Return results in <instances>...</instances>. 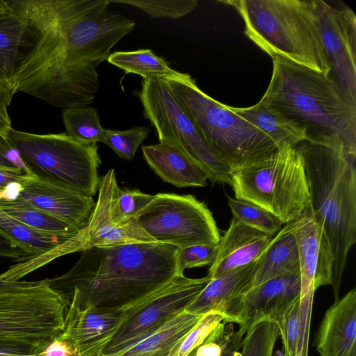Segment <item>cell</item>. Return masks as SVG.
<instances>
[{"label": "cell", "instance_id": "cell-32", "mask_svg": "<svg viewBox=\"0 0 356 356\" xmlns=\"http://www.w3.org/2000/svg\"><path fill=\"white\" fill-rule=\"evenodd\" d=\"M279 337L277 327L273 322L261 320L245 332L240 356H273Z\"/></svg>", "mask_w": 356, "mask_h": 356}, {"label": "cell", "instance_id": "cell-42", "mask_svg": "<svg viewBox=\"0 0 356 356\" xmlns=\"http://www.w3.org/2000/svg\"><path fill=\"white\" fill-rule=\"evenodd\" d=\"M234 324L233 323H227L226 342L220 356H240L242 340L245 334L238 329L235 330Z\"/></svg>", "mask_w": 356, "mask_h": 356}, {"label": "cell", "instance_id": "cell-10", "mask_svg": "<svg viewBox=\"0 0 356 356\" xmlns=\"http://www.w3.org/2000/svg\"><path fill=\"white\" fill-rule=\"evenodd\" d=\"M136 92L143 116L155 128L160 140L176 146L206 172L213 183L232 184V170L207 144L181 108L163 79H143Z\"/></svg>", "mask_w": 356, "mask_h": 356}, {"label": "cell", "instance_id": "cell-17", "mask_svg": "<svg viewBox=\"0 0 356 356\" xmlns=\"http://www.w3.org/2000/svg\"><path fill=\"white\" fill-rule=\"evenodd\" d=\"M7 201L48 213L79 228L86 224L95 206L92 196L30 175L17 197Z\"/></svg>", "mask_w": 356, "mask_h": 356}, {"label": "cell", "instance_id": "cell-39", "mask_svg": "<svg viewBox=\"0 0 356 356\" xmlns=\"http://www.w3.org/2000/svg\"><path fill=\"white\" fill-rule=\"evenodd\" d=\"M227 334V323L221 322L205 341L193 350L194 356H220L223 350Z\"/></svg>", "mask_w": 356, "mask_h": 356}, {"label": "cell", "instance_id": "cell-48", "mask_svg": "<svg viewBox=\"0 0 356 356\" xmlns=\"http://www.w3.org/2000/svg\"><path fill=\"white\" fill-rule=\"evenodd\" d=\"M188 356H194L193 352L192 351Z\"/></svg>", "mask_w": 356, "mask_h": 356}, {"label": "cell", "instance_id": "cell-22", "mask_svg": "<svg viewBox=\"0 0 356 356\" xmlns=\"http://www.w3.org/2000/svg\"><path fill=\"white\" fill-rule=\"evenodd\" d=\"M256 269L257 260L211 280L185 311L196 315L217 312L223 316L230 305L250 289Z\"/></svg>", "mask_w": 356, "mask_h": 356}, {"label": "cell", "instance_id": "cell-4", "mask_svg": "<svg viewBox=\"0 0 356 356\" xmlns=\"http://www.w3.org/2000/svg\"><path fill=\"white\" fill-rule=\"evenodd\" d=\"M269 86L261 99L302 127L307 140L338 136L356 159V106L330 76L281 57H272Z\"/></svg>", "mask_w": 356, "mask_h": 356}, {"label": "cell", "instance_id": "cell-35", "mask_svg": "<svg viewBox=\"0 0 356 356\" xmlns=\"http://www.w3.org/2000/svg\"><path fill=\"white\" fill-rule=\"evenodd\" d=\"M110 3H124L138 8L152 18L177 19L197 6L196 0H109Z\"/></svg>", "mask_w": 356, "mask_h": 356}, {"label": "cell", "instance_id": "cell-33", "mask_svg": "<svg viewBox=\"0 0 356 356\" xmlns=\"http://www.w3.org/2000/svg\"><path fill=\"white\" fill-rule=\"evenodd\" d=\"M227 202L233 217L248 226L272 236L282 229L283 224L277 218L252 203L230 197Z\"/></svg>", "mask_w": 356, "mask_h": 356}, {"label": "cell", "instance_id": "cell-16", "mask_svg": "<svg viewBox=\"0 0 356 356\" xmlns=\"http://www.w3.org/2000/svg\"><path fill=\"white\" fill-rule=\"evenodd\" d=\"M301 282L300 299L311 302L319 287L332 284L334 256L328 240L307 210L296 221Z\"/></svg>", "mask_w": 356, "mask_h": 356}, {"label": "cell", "instance_id": "cell-29", "mask_svg": "<svg viewBox=\"0 0 356 356\" xmlns=\"http://www.w3.org/2000/svg\"><path fill=\"white\" fill-rule=\"evenodd\" d=\"M0 209L25 225L44 233L69 238L80 229L48 213L13 204L3 199L0 200Z\"/></svg>", "mask_w": 356, "mask_h": 356}, {"label": "cell", "instance_id": "cell-44", "mask_svg": "<svg viewBox=\"0 0 356 356\" xmlns=\"http://www.w3.org/2000/svg\"><path fill=\"white\" fill-rule=\"evenodd\" d=\"M41 356H79L66 342L55 337L42 352Z\"/></svg>", "mask_w": 356, "mask_h": 356}, {"label": "cell", "instance_id": "cell-46", "mask_svg": "<svg viewBox=\"0 0 356 356\" xmlns=\"http://www.w3.org/2000/svg\"><path fill=\"white\" fill-rule=\"evenodd\" d=\"M28 175L17 174L10 171L0 170V193L12 184H22Z\"/></svg>", "mask_w": 356, "mask_h": 356}, {"label": "cell", "instance_id": "cell-24", "mask_svg": "<svg viewBox=\"0 0 356 356\" xmlns=\"http://www.w3.org/2000/svg\"><path fill=\"white\" fill-rule=\"evenodd\" d=\"M204 316L184 311L132 345L109 356H169L172 348Z\"/></svg>", "mask_w": 356, "mask_h": 356}, {"label": "cell", "instance_id": "cell-12", "mask_svg": "<svg viewBox=\"0 0 356 356\" xmlns=\"http://www.w3.org/2000/svg\"><path fill=\"white\" fill-rule=\"evenodd\" d=\"M136 220L156 242L178 248L217 244L221 237L207 204L192 195L157 193Z\"/></svg>", "mask_w": 356, "mask_h": 356}, {"label": "cell", "instance_id": "cell-43", "mask_svg": "<svg viewBox=\"0 0 356 356\" xmlns=\"http://www.w3.org/2000/svg\"><path fill=\"white\" fill-rule=\"evenodd\" d=\"M0 257L8 258L13 261H21L31 257L10 241L0 234Z\"/></svg>", "mask_w": 356, "mask_h": 356}, {"label": "cell", "instance_id": "cell-14", "mask_svg": "<svg viewBox=\"0 0 356 356\" xmlns=\"http://www.w3.org/2000/svg\"><path fill=\"white\" fill-rule=\"evenodd\" d=\"M310 3L334 80L347 99L356 106L355 15L348 7L337 8L322 0H310Z\"/></svg>", "mask_w": 356, "mask_h": 356}, {"label": "cell", "instance_id": "cell-26", "mask_svg": "<svg viewBox=\"0 0 356 356\" xmlns=\"http://www.w3.org/2000/svg\"><path fill=\"white\" fill-rule=\"evenodd\" d=\"M26 40V25L24 19L8 7L6 13L0 14V79L12 86Z\"/></svg>", "mask_w": 356, "mask_h": 356}, {"label": "cell", "instance_id": "cell-7", "mask_svg": "<svg viewBox=\"0 0 356 356\" xmlns=\"http://www.w3.org/2000/svg\"><path fill=\"white\" fill-rule=\"evenodd\" d=\"M231 186L236 199L261 207L284 225L298 220L310 208L302 156L289 143L232 170Z\"/></svg>", "mask_w": 356, "mask_h": 356}, {"label": "cell", "instance_id": "cell-30", "mask_svg": "<svg viewBox=\"0 0 356 356\" xmlns=\"http://www.w3.org/2000/svg\"><path fill=\"white\" fill-rule=\"evenodd\" d=\"M62 118L66 134L72 138L86 143L102 142L105 134L95 108L85 106L63 109Z\"/></svg>", "mask_w": 356, "mask_h": 356}, {"label": "cell", "instance_id": "cell-25", "mask_svg": "<svg viewBox=\"0 0 356 356\" xmlns=\"http://www.w3.org/2000/svg\"><path fill=\"white\" fill-rule=\"evenodd\" d=\"M227 106L266 135L277 147L284 143L296 146L307 140V132L302 127L262 99L247 108Z\"/></svg>", "mask_w": 356, "mask_h": 356}, {"label": "cell", "instance_id": "cell-21", "mask_svg": "<svg viewBox=\"0 0 356 356\" xmlns=\"http://www.w3.org/2000/svg\"><path fill=\"white\" fill-rule=\"evenodd\" d=\"M142 152L150 168L165 182L178 188L207 186L208 177L203 169L170 143L143 145Z\"/></svg>", "mask_w": 356, "mask_h": 356}, {"label": "cell", "instance_id": "cell-8", "mask_svg": "<svg viewBox=\"0 0 356 356\" xmlns=\"http://www.w3.org/2000/svg\"><path fill=\"white\" fill-rule=\"evenodd\" d=\"M28 175L93 197L102 163L97 143L77 141L66 133L38 134L11 127L5 134Z\"/></svg>", "mask_w": 356, "mask_h": 356}, {"label": "cell", "instance_id": "cell-9", "mask_svg": "<svg viewBox=\"0 0 356 356\" xmlns=\"http://www.w3.org/2000/svg\"><path fill=\"white\" fill-rule=\"evenodd\" d=\"M67 306L47 279H0V345L45 349L63 331Z\"/></svg>", "mask_w": 356, "mask_h": 356}, {"label": "cell", "instance_id": "cell-5", "mask_svg": "<svg viewBox=\"0 0 356 356\" xmlns=\"http://www.w3.org/2000/svg\"><path fill=\"white\" fill-rule=\"evenodd\" d=\"M244 33L272 57H281L329 76L332 67L316 17L306 0H228Z\"/></svg>", "mask_w": 356, "mask_h": 356}, {"label": "cell", "instance_id": "cell-20", "mask_svg": "<svg viewBox=\"0 0 356 356\" xmlns=\"http://www.w3.org/2000/svg\"><path fill=\"white\" fill-rule=\"evenodd\" d=\"M356 289L325 312L316 339L320 356H356Z\"/></svg>", "mask_w": 356, "mask_h": 356}, {"label": "cell", "instance_id": "cell-40", "mask_svg": "<svg viewBox=\"0 0 356 356\" xmlns=\"http://www.w3.org/2000/svg\"><path fill=\"white\" fill-rule=\"evenodd\" d=\"M0 170L17 174H26L17 152L10 145L5 136L0 134Z\"/></svg>", "mask_w": 356, "mask_h": 356}, {"label": "cell", "instance_id": "cell-18", "mask_svg": "<svg viewBox=\"0 0 356 356\" xmlns=\"http://www.w3.org/2000/svg\"><path fill=\"white\" fill-rule=\"evenodd\" d=\"M125 315V309H79L68 305L64 328L57 337L72 347L79 356H99Z\"/></svg>", "mask_w": 356, "mask_h": 356}, {"label": "cell", "instance_id": "cell-36", "mask_svg": "<svg viewBox=\"0 0 356 356\" xmlns=\"http://www.w3.org/2000/svg\"><path fill=\"white\" fill-rule=\"evenodd\" d=\"M149 132V128L146 127H134L125 131L106 129L102 143L120 157L131 161Z\"/></svg>", "mask_w": 356, "mask_h": 356}, {"label": "cell", "instance_id": "cell-34", "mask_svg": "<svg viewBox=\"0 0 356 356\" xmlns=\"http://www.w3.org/2000/svg\"><path fill=\"white\" fill-rule=\"evenodd\" d=\"M152 195L138 189H120L117 191L112 204V217L114 222L124 225L136 220L153 199Z\"/></svg>", "mask_w": 356, "mask_h": 356}, {"label": "cell", "instance_id": "cell-6", "mask_svg": "<svg viewBox=\"0 0 356 356\" xmlns=\"http://www.w3.org/2000/svg\"><path fill=\"white\" fill-rule=\"evenodd\" d=\"M163 79L197 131L232 171L277 149L257 127L204 92L188 74Z\"/></svg>", "mask_w": 356, "mask_h": 356}, {"label": "cell", "instance_id": "cell-23", "mask_svg": "<svg viewBox=\"0 0 356 356\" xmlns=\"http://www.w3.org/2000/svg\"><path fill=\"white\" fill-rule=\"evenodd\" d=\"M296 221L285 224L257 259V269L250 288L281 275L300 273Z\"/></svg>", "mask_w": 356, "mask_h": 356}, {"label": "cell", "instance_id": "cell-31", "mask_svg": "<svg viewBox=\"0 0 356 356\" xmlns=\"http://www.w3.org/2000/svg\"><path fill=\"white\" fill-rule=\"evenodd\" d=\"M300 298L270 316L277 327L284 356H296L300 336Z\"/></svg>", "mask_w": 356, "mask_h": 356}, {"label": "cell", "instance_id": "cell-38", "mask_svg": "<svg viewBox=\"0 0 356 356\" xmlns=\"http://www.w3.org/2000/svg\"><path fill=\"white\" fill-rule=\"evenodd\" d=\"M217 244H199L178 248L177 259L180 270L211 266L217 253Z\"/></svg>", "mask_w": 356, "mask_h": 356}, {"label": "cell", "instance_id": "cell-3", "mask_svg": "<svg viewBox=\"0 0 356 356\" xmlns=\"http://www.w3.org/2000/svg\"><path fill=\"white\" fill-rule=\"evenodd\" d=\"M302 154L310 208L334 256L332 284L335 300L348 255L356 242L355 161L338 136L308 139L296 145Z\"/></svg>", "mask_w": 356, "mask_h": 356}, {"label": "cell", "instance_id": "cell-19", "mask_svg": "<svg viewBox=\"0 0 356 356\" xmlns=\"http://www.w3.org/2000/svg\"><path fill=\"white\" fill-rule=\"evenodd\" d=\"M272 238L233 217L229 228L218 243L217 253L209 266L207 277L215 279L255 261Z\"/></svg>", "mask_w": 356, "mask_h": 356}, {"label": "cell", "instance_id": "cell-2", "mask_svg": "<svg viewBox=\"0 0 356 356\" xmlns=\"http://www.w3.org/2000/svg\"><path fill=\"white\" fill-rule=\"evenodd\" d=\"M50 287L79 309L122 310L183 275L178 248L159 242L94 247L81 252Z\"/></svg>", "mask_w": 356, "mask_h": 356}, {"label": "cell", "instance_id": "cell-27", "mask_svg": "<svg viewBox=\"0 0 356 356\" xmlns=\"http://www.w3.org/2000/svg\"><path fill=\"white\" fill-rule=\"evenodd\" d=\"M0 234L31 257L51 250L68 238L33 229L1 209Z\"/></svg>", "mask_w": 356, "mask_h": 356}, {"label": "cell", "instance_id": "cell-1", "mask_svg": "<svg viewBox=\"0 0 356 356\" xmlns=\"http://www.w3.org/2000/svg\"><path fill=\"white\" fill-rule=\"evenodd\" d=\"M26 25L13 90L57 108L91 104L97 67L136 23L108 9L109 0H7Z\"/></svg>", "mask_w": 356, "mask_h": 356}, {"label": "cell", "instance_id": "cell-47", "mask_svg": "<svg viewBox=\"0 0 356 356\" xmlns=\"http://www.w3.org/2000/svg\"><path fill=\"white\" fill-rule=\"evenodd\" d=\"M8 10L7 0H0V14H3Z\"/></svg>", "mask_w": 356, "mask_h": 356}, {"label": "cell", "instance_id": "cell-28", "mask_svg": "<svg viewBox=\"0 0 356 356\" xmlns=\"http://www.w3.org/2000/svg\"><path fill=\"white\" fill-rule=\"evenodd\" d=\"M107 61L127 74H136L143 79L180 77L184 73L172 70L165 60L151 49H142L111 54Z\"/></svg>", "mask_w": 356, "mask_h": 356}, {"label": "cell", "instance_id": "cell-11", "mask_svg": "<svg viewBox=\"0 0 356 356\" xmlns=\"http://www.w3.org/2000/svg\"><path fill=\"white\" fill-rule=\"evenodd\" d=\"M118 188L115 170L110 169L100 177L97 201L86 224L51 250L10 266L9 276L14 280H21L58 257L94 247L156 242L143 229L136 219L124 225L114 222L112 204Z\"/></svg>", "mask_w": 356, "mask_h": 356}, {"label": "cell", "instance_id": "cell-15", "mask_svg": "<svg viewBox=\"0 0 356 356\" xmlns=\"http://www.w3.org/2000/svg\"><path fill=\"white\" fill-rule=\"evenodd\" d=\"M300 273L286 274L250 288L224 314V322L238 325L245 332L257 322L270 316L300 298Z\"/></svg>", "mask_w": 356, "mask_h": 356}, {"label": "cell", "instance_id": "cell-37", "mask_svg": "<svg viewBox=\"0 0 356 356\" xmlns=\"http://www.w3.org/2000/svg\"><path fill=\"white\" fill-rule=\"evenodd\" d=\"M224 320L221 314L209 312L172 348L169 356H188L201 345Z\"/></svg>", "mask_w": 356, "mask_h": 356}, {"label": "cell", "instance_id": "cell-13", "mask_svg": "<svg viewBox=\"0 0 356 356\" xmlns=\"http://www.w3.org/2000/svg\"><path fill=\"white\" fill-rule=\"evenodd\" d=\"M210 281L207 276L189 278L184 274L179 275L165 286L125 309L124 320L99 356H109L120 352L184 312Z\"/></svg>", "mask_w": 356, "mask_h": 356}, {"label": "cell", "instance_id": "cell-45", "mask_svg": "<svg viewBox=\"0 0 356 356\" xmlns=\"http://www.w3.org/2000/svg\"><path fill=\"white\" fill-rule=\"evenodd\" d=\"M44 350L34 347L0 345V356H41Z\"/></svg>", "mask_w": 356, "mask_h": 356}, {"label": "cell", "instance_id": "cell-41", "mask_svg": "<svg viewBox=\"0 0 356 356\" xmlns=\"http://www.w3.org/2000/svg\"><path fill=\"white\" fill-rule=\"evenodd\" d=\"M15 95L13 86L0 79V134L5 136L12 127L8 107Z\"/></svg>", "mask_w": 356, "mask_h": 356}]
</instances>
